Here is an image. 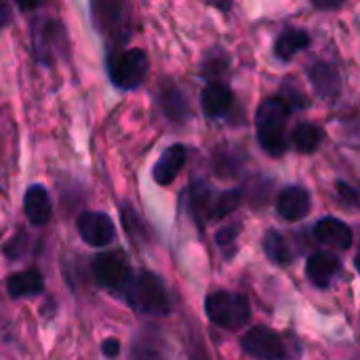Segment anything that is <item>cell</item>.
Wrapping results in <instances>:
<instances>
[{"label": "cell", "mask_w": 360, "mask_h": 360, "mask_svg": "<svg viewBox=\"0 0 360 360\" xmlns=\"http://www.w3.org/2000/svg\"><path fill=\"white\" fill-rule=\"evenodd\" d=\"M289 114H291L289 108L278 97H270L257 108V114H255L257 139H259V146L270 156H283L289 146V137H287Z\"/></svg>", "instance_id": "6da1fadb"}, {"label": "cell", "mask_w": 360, "mask_h": 360, "mask_svg": "<svg viewBox=\"0 0 360 360\" xmlns=\"http://www.w3.org/2000/svg\"><path fill=\"white\" fill-rule=\"evenodd\" d=\"M122 297H127V302L141 314L162 316L171 312V300L165 289V283L152 272H141L131 278Z\"/></svg>", "instance_id": "7a4b0ae2"}, {"label": "cell", "mask_w": 360, "mask_h": 360, "mask_svg": "<svg viewBox=\"0 0 360 360\" xmlns=\"http://www.w3.org/2000/svg\"><path fill=\"white\" fill-rule=\"evenodd\" d=\"M205 312L209 321L221 329H238L251 316L247 297L243 293H232V291L211 293L205 302Z\"/></svg>", "instance_id": "3957f363"}, {"label": "cell", "mask_w": 360, "mask_h": 360, "mask_svg": "<svg viewBox=\"0 0 360 360\" xmlns=\"http://www.w3.org/2000/svg\"><path fill=\"white\" fill-rule=\"evenodd\" d=\"M108 74L118 89H137L148 74V55L141 49L112 51L108 57Z\"/></svg>", "instance_id": "277c9868"}, {"label": "cell", "mask_w": 360, "mask_h": 360, "mask_svg": "<svg viewBox=\"0 0 360 360\" xmlns=\"http://www.w3.org/2000/svg\"><path fill=\"white\" fill-rule=\"evenodd\" d=\"M93 276L101 289H108L116 295H122L133 278L129 264L120 253H101L93 262Z\"/></svg>", "instance_id": "5b68a950"}, {"label": "cell", "mask_w": 360, "mask_h": 360, "mask_svg": "<svg viewBox=\"0 0 360 360\" xmlns=\"http://www.w3.org/2000/svg\"><path fill=\"white\" fill-rule=\"evenodd\" d=\"M243 350L255 360H283L287 356L283 338L268 327H253L243 338Z\"/></svg>", "instance_id": "8992f818"}, {"label": "cell", "mask_w": 360, "mask_h": 360, "mask_svg": "<svg viewBox=\"0 0 360 360\" xmlns=\"http://www.w3.org/2000/svg\"><path fill=\"white\" fill-rule=\"evenodd\" d=\"M76 228H78L80 238L89 247H95V249L108 247L116 236V228H114L112 219L105 213H99V211L80 213L78 219H76Z\"/></svg>", "instance_id": "52a82bcc"}, {"label": "cell", "mask_w": 360, "mask_h": 360, "mask_svg": "<svg viewBox=\"0 0 360 360\" xmlns=\"http://www.w3.org/2000/svg\"><path fill=\"white\" fill-rule=\"evenodd\" d=\"M61 40H65V36L59 21L51 17H40L34 21V46L40 61L53 63L55 53L61 49Z\"/></svg>", "instance_id": "ba28073f"}, {"label": "cell", "mask_w": 360, "mask_h": 360, "mask_svg": "<svg viewBox=\"0 0 360 360\" xmlns=\"http://www.w3.org/2000/svg\"><path fill=\"white\" fill-rule=\"evenodd\" d=\"M310 192L302 186L285 188L276 198V211L285 221H300L310 213Z\"/></svg>", "instance_id": "9c48e42d"}, {"label": "cell", "mask_w": 360, "mask_h": 360, "mask_svg": "<svg viewBox=\"0 0 360 360\" xmlns=\"http://www.w3.org/2000/svg\"><path fill=\"white\" fill-rule=\"evenodd\" d=\"M340 270H342L340 257L335 253H327V251H319V253L310 255V259L306 264V276L319 289H327L333 283V278L340 274Z\"/></svg>", "instance_id": "30bf717a"}, {"label": "cell", "mask_w": 360, "mask_h": 360, "mask_svg": "<svg viewBox=\"0 0 360 360\" xmlns=\"http://www.w3.org/2000/svg\"><path fill=\"white\" fill-rule=\"evenodd\" d=\"M314 236L327 247L348 251L352 247V228L338 217H323L314 226Z\"/></svg>", "instance_id": "8fae6325"}, {"label": "cell", "mask_w": 360, "mask_h": 360, "mask_svg": "<svg viewBox=\"0 0 360 360\" xmlns=\"http://www.w3.org/2000/svg\"><path fill=\"white\" fill-rule=\"evenodd\" d=\"M232 101H234V95L230 91V86L224 82H209L200 93L202 112L207 118H213V120L224 118L230 112Z\"/></svg>", "instance_id": "7c38bea8"}, {"label": "cell", "mask_w": 360, "mask_h": 360, "mask_svg": "<svg viewBox=\"0 0 360 360\" xmlns=\"http://www.w3.org/2000/svg\"><path fill=\"white\" fill-rule=\"evenodd\" d=\"M23 211H25V217L30 219L32 226H44V224H49V219L53 215V207H51V198H49L46 190L40 184H32L25 190Z\"/></svg>", "instance_id": "4fadbf2b"}, {"label": "cell", "mask_w": 360, "mask_h": 360, "mask_svg": "<svg viewBox=\"0 0 360 360\" xmlns=\"http://www.w3.org/2000/svg\"><path fill=\"white\" fill-rule=\"evenodd\" d=\"M186 165V148L181 143H173L169 146L162 156L158 158V162L154 165V181L158 186H169L175 181V177L179 175V171Z\"/></svg>", "instance_id": "5bb4252c"}, {"label": "cell", "mask_w": 360, "mask_h": 360, "mask_svg": "<svg viewBox=\"0 0 360 360\" xmlns=\"http://www.w3.org/2000/svg\"><path fill=\"white\" fill-rule=\"evenodd\" d=\"M42 289H44V278L38 270L17 272L6 278V291L13 300L38 295V293H42Z\"/></svg>", "instance_id": "9a60e30c"}, {"label": "cell", "mask_w": 360, "mask_h": 360, "mask_svg": "<svg viewBox=\"0 0 360 360\" xmlns=\"http://www.w3.org/2000/svg\"><path fill=\"white\" fill-rule=\"evenodd\" d=\"M97 23L103 32H108V36H116L118 40H122L118 36V32L122 30L124 23V4L120 2H95L93 4Z\"/></svg>", "instance_id": "2e32d148"}, {"label": "cell", "mask_w": 360, "mask_h": 360, "mask_svg": "<svg viewBox=\"0 0 360 360\" xmlns=\"http://www.w3.org/2000/svg\"><path fill=\"white\" fill-rule=\"evenodd\" d=\"M308 76L321 97H333L340 91V74L333 65L329 63H314L308 70Z\"/></svg>", "instance_id": "e0dca14e"}, {"label": "cell", "mask_w": 360, "mask_h": 360, "mask_svg": "<svg viewBox=\"0 0 360 360\" xmlns=\"http://www.w3.org/2000/svg\"><path fill=\"white\" fill-rule=\"evenodd\" d=\"M310 44V34L306 30H287L274 42V53L278 59H291Z\"/></svg>", "instance_id": "ac0fdd59"}, {"label": "cell", "mask_w": 360, "mask_h": 360, "mask_svg": "<svg viewBox=\"0 0 360 360\" xmlns=\"http://www.w3.org/2000/svg\"><path fill=\"white\" fill-rule=\"evenodd\" d=\"M160 108L162 112L169 116V120L173 122H186V118L190 116V108L186 97L181 95V91L177 86H167L160 93Z\"/></svg>", "instance_id": "d6986e66"}, {"label": "cell", "mask_w": 360, "mask_h": 360, "mask_svg": "<svg viewBox=\"0 0 360 360\" xmlns=\"http://www.w3.org/2000/svg\"><path fill=\"white\" fill-rule=\"evenodd\" d=\"M291 141L302 154H312L323 143V129L312 122H302L293 129Z\"/></svg>", "instance_id": "ffe728a7"}, {"label": "cell", "mask_w": 360, "mask_h": 360, "mask_svg": "<svg viewBox=\"0 0 360 360\" xmlns=\"http://www.w3.org/2000/svg\"><path fill=\"white\" fill-rule=\"evenodd\" d=\"M264 251L266 255L281 266H287L293 262V251L289 247V243L285 240V236L276 230H268L266 238H264Z\"/></svg>", "instance_id": "44dd1931"}, {"label": "cell", "mask_w": 360, "mask_h": 360, "mask_svg": "<svg viewBox=\"0 0 360 360\" xmlns=\"http://www.w3.org/2000/svg\"><path fill=\"white\" fill-rule=\"evenodd\" d=\"M243 202V194L240 190H228L224 192L215 202L213 207L209 209V217L211 219H221V217H228L230 213H234Z\"/></svg>", "instance_id": "7402d4cb"}, {"label": "cell", "mask_w": 360, "mask_h": 360, "mask_svg": "<svg viewBox=\"0 0 360 360\" xmlns=\"http://www.w3.org/2000/svg\"><path fill=\"white\" fill-rule=\"evenodd\" d=\"M278 99L289 108V112L308 108V99H306V95H304L297 86H291L289 82L283 86V93H281V97H278Z\"/></svg>", "instance_id": "603a6c76"}, {"label": "cell", "mask_w": 360, "mask_h": 360, "mask_svg": "<svg viewBox=\"0 0 360 360\" xmlns=\"http://www.w3.org/2000/svg\"><path fill=\"white\" fill-rule=\"evenodd\" d=\"M338 190H340V194H342V198H344V202L346 205H356V200H359V194H356V190L354 188H350L348 184H338Z\"/></svg>", "instance_id": "cb8c5ba5"}, {"label": "cell", "mask_w": 360, "mask_h": 360, "mask_svg": "<svg viewBox=\"0 0 360 360\" xmlns=\"http://www.w3.org/2000/svg\"><path fill=\"white\" fill-rule=\"evenodd\" d=\"M101 352L108 356V359H118L120 354V342L118 340H105L101 344Z\"/></svg>", "instance_id": "d4e9b609"}, {"label": "cell", "mask_w": 360, "mask_h": 360, "mask_svg": "<svg viewBox=\"0 0 360 360\" xmlns=\"http://www.w3.org/2000/svg\"><path fill=\"white\" fill-rule=\"evenodd\" d=\"M238 234V226H232V228H226V230H219L217 232V245H230Z\"/></svg>", "instance_id": "484cf974"}, {"label": "cell", "mask_w": 360, "mask_h": 360, "mask_svg": "<svg viewBox=\"0 0 360 360\" xmlns=\"http://www.w3.org/2000/svg\"><path fill=\"white\" fill-rule=\"evenodd\" d=\"M13 21V13H11V4L0 0V27H6Z\"/></svg>", "instance_id": "4316f807"}, {"label": "cell", "mask_w": 360, "mask_h": 360, "mask_svg": "<svg viewBox=\"0 0 360 360\" xmlns=\"http://www.w3.org/2000/svg\"><path fill=\"white\" fill-rule=\"evenodd\" d=\"M312 4L321 11H331V8H340L344 2L342 0H314Z\"/></svg>", "instance_id": "83f0119b"}]
</instances>
